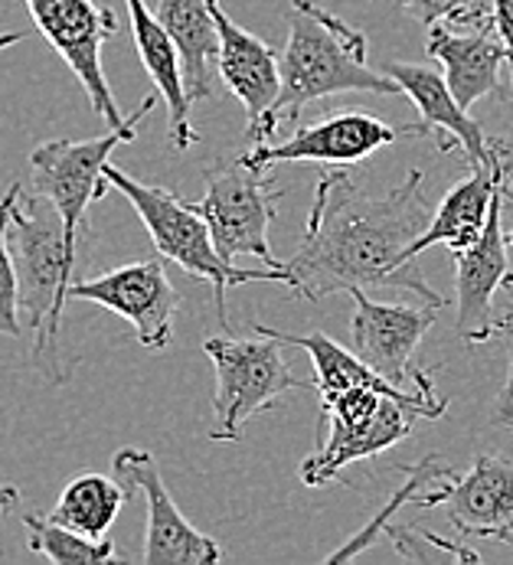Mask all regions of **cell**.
I'll return each instance as SVG.
<instances>
[{
    "mask_svg": "<svg viewBox=\"0 0 513 565\" xmlns=\"http://www.w3.org/2000/svg\"><path fill=\"white\" fill-rule=\"evenodd\" d=\"M428 220L423 170H409L399 186L370 196L346 167H328L318 180L298 252L285 262L288 288L308 301H324L353 288H403L441 308L445 298L409 255Z\"/></svg>",
    "mask_w": 513,
    "mask_h": 565,
    "instance_id": "obj_1",
    "label": "cell"
},
{
    "mask_svg": "<svg viewBox=\"0 0 513 565\" xmlns=\"http://www.w3.org/2000/svg\"><path fill=\"white\" fill-rule=\"evenodd\" d=\"M370 40L318 0H291L288 43L278 56L281 92L265 115L249 145L271 141L278 125H295L301 111L321 98L366 92V95H403L399 82L383 70H370Z\"/></svg>",
    "mask_w": 513,
    "mask_h": 565,
    "instance_id": "obj_2",
    "label": "cell"
},
{
    "mask_svg": "<svg viewBox=\"0 0 513 565\" xmlns=\"http://www.w3.org/2000/svg\"><path fill=\"white\" fill-rule=\"evenodd\" d=\"M10 255L20 285V321L33 333V363L53 383H66L73 360L60 350V327L76 281L79 248L70 243L60 213L43 210V196H20L10 210Z\"/></svg>",
    "mask_w": 513,
    "mask_h": 565,
    "instance_id": "obj_3",
    "label": "cell"
},
{
    "mask_svg": "<svg viewBox=\"0 0 513 565\" xmlns=\"http://www.w3.org/2000/svg\"><path fill=\"white\" fill-rule=\"evenodd\" d=\"M448 399L426 390H399L393 383H353L338 393H321L318 445L301 465L308 487L334 484L346 465L383 455L406 441L419 418H441Z\"/></svg>",
    "mask_w": 513,
    "mask_h": 565,
    "instance_id": "obj_4",
    "label": "cell"
},
{
    "mask_svg": "<svg viewBox=\"0 0 513 565\" xmlns=\"http://www.w3.org/2000/svg\"><path fill=\"white\" fill-rule=\"evenodd\" d=\"M105 180L108 186H115L141 216L151 243L158 248V255L164 262L180 265L186 275L206 281L213 288L216 298V318L223 327L226 321V291L236 285H253V281H278L288 285V268H239L236 262H226L210 236V223L203 220V213L196 210V203L177 196L173 190L154 186V183H141L131 173H125L121 167L108 161L105 163Z\"/></svg>",
    "mask_w": 513,
    "mask_h": 565,
    "instance_id": "obj_5",
    "label": "cell"
},
{
    "mask_svg": "<svg viewBox=\"0 0 513 565\" xmlns=\"http://www.w3.org/2000/svg\"><path fill=\"white\" fill-rule=\"evenodd\" d=\"M203 350L216 370L210 441H239L246 422L258 412L271 408L295 390H314V383L291 373L278 337H210Z\"/></svg>",
    "mask_w": 513,
    "mask_h": 565,
    "instance_id": "obj_6",
    "label": "cell"
},
{
    "mask_svg": "<svg viewBox=\"0 0 513 565\" xmlns=\"http://www.w3.org/2000/svg\"><path fill=\"white\" fill-rule=\"evenodd\" d=\"M158 92L148 95L131 115H125L121 125L108 128L98 138L88 141H46L33 148L30 154V183L33 193L43 196L63 220V230L70 243L83 248V239L88 236V206L105 196V163L111 161V151L128 145L148 111L154 108Z\"/></svg>",
    "mask_w": 513,
    "mask_h": 565,
    "instance_id": "obj_7",
    "label": "cell"
},
{
    "mask_svg": "<svg viewBox=\"0 0 513 565\" xmlns=\"http://www.w3.org/2000/svg\"><path fill=\"white\" fill-rule=\"evenodd\" d=\"M206 193L196 203L203 220L210 223V236L216 252L226 262L239 255H256L265 265L281 268L285 262L275 258L268 230L278 213V200L285 190L268 183V170H258L243 158L206 167Z\"/></svg>",
    "mask_w": 513,
    "mask_h": 565,
    "instance_id": "obj_8",
    "label": "cell"
},
{
    "mask_svg": "<svg viewBox=\"0 0 513 565\" xmlns=\"http://www.w3.org/2000/svg\"><path fill=\"white\" fill-rule=\"evenodd\" d=\"M23 3L43 40L63 56V63L86 88L95 115L108 128L121 125L125 115L101 70V46L118 30L115 13L108 7H98L95 0H23Z\"/></svg>",
    "mask_w": 513,
    "mask_h": 565,
    "instance_id": "obj_9",
    "label": "cell"
},
{
    "mask_svg": "<svg viewBox=\"0 0 513 565\" xmlns=\"http://www.w3.org/2000/svg\"><path fill=\"white\" fill-rule=\"evenodd\" d=\"M115 478L125 484L128 497H145L148 530H145V565H216L223 563V550L213 536L200 533L183 510L173 503L161 468L145 448H121L111 458Z\"/></svg>",
    "mask_w": 513,
    "mask_h": 565,
    "instance_id": "obj_10",
    "label": "cell"
},
{
    "mask_svg": "<svg viewBox=\"0 0 513 565\" xmlns=\"http://www.w3.org/2000/svg\"><path fill=\"white\" fill-rule=\"evenodd\" d=\"M70 301L98 305L131 323L135 337L148 350H164L173 337V321L180 311V295L168 278L164 258L128 262L98 278H83L70 285Z\"/></svg>",
    "mask_w": 513,
    "mask_h": 565,
    "instance_id": "obj_11",
    "label": "cell"
},
{
    "mask_svg": "<svg viewBox=\"0 0 513 565\" xmlns=\"http://www.w3.org/2000/svg\"><path fill=\"white\" fill-rule=\"evenodd\" d=\"M353 298V318H350V340H353V353L376 370L380 376H386L393 386L399 390H426L431 386V376L426 370L413 366V353L423 343L438 308H409V305H383V301H370L363 295V288L346 291Z\"/></svg>",
    "mask_w": 513,
    "mask_h": 565,
    "instance_id": "obj_12",
    "label": "cell"
},
{
    "mask_svg": "<svg viewBox=\"0 0 513 565\" xmlns=\"http://www.w3.org/2000/svg\"><path fill=\"white\" fill-rule=\"evenodd\" d=\"M507 196H511V180H504L501 190L494 193L484 233L468 248L455 252V288H458L455 330L464 343H488L494 333H501V315L494 308V298L511 275L507 236L501 230Z\"/></svg>",
    "mask_w": 513,
    "mask_h": 565,
    "instance_id": "obj_13",
    "label": "cell"
},
{
    "mask_svg": "<svg viewBox=\"0 0 513 565\" xmlns=\"http://www.w3.org/2000/svg\"><path fill=\"white\" fill-rule=\"evenodd\" d=\"M403 131L389 128L383 118L366 111H334L314 125L295 128L285 141H261L253 145L243 161L258 170L288 161H318L328 167H353L389 148Z\"/></svg>",
    "mask_w": 513,
    "mask_h": 565,
    "instance_id": "obj_14",
    "label": "cell"
},
{
    "mask_svg": "<svg viewBox=\"0 0 513 565\" xmlns=\"http://www.w3.org/2000/svg\"><path fill=\"white\" fill-rule=\"evenodd\" d=\"M383 73L399 82L403 95H409L413 105L419 108V121L409 125L403 135L435 138L438 151H445V154L461 151L471 167H484L491 161L498 141H491L484 135L481 121H474L468 115V108L458 105V98L451 95L448 82L438 70H428L419 63H386Z\"/></svg>",
    "mask_w": 513,
    "mask_h": 565,
    "instance_id": "obj_15",
    "label": "cell"
},
{
    "mask_svg": "<svg viewBox=\"0 0 513 565\" xmlns=\"http://www.w3.org/2000/svg\"><path fill=\"white\" fill-rule=\"evenodd\" d=\"M445 516L464 540H494L513 546V458L481 455L468 475L441 487Z\"/></svg>",
    "mask_w": 513,
    "mask_h": 565,
    "instance_id": "obj_16",
    "label": "cell"
},
{
    "mask_svg": "<svg viewBox=\"0 0 513 565\" xmlns=\"http://www.w3.org/2000/svg\"><path fill=\"white\" fill-rule=\"evenodd\" d=\"M511 158L513 148H504L498 141L491 161L484 163V167H471V177H464L461 183H455L445 193V200L431 213L428 226L419 233V239L413 243L409 255L419 258L431 245H448L451 255H455V252H461V248H468V245L474 243L484 233L494 193L501 190L504 180L513 177Z\"/></svg>",
    "mask_w": 513,
    "mask_h": 565,
    "instance_id": "obj_17",
    "label": "cell"
},
{
    "mask_svg": "<svg viewBox=\"0 0 513 565\" xmlns=\"http://www.w3.org/2000/svg\"><path fill=\"white\" fill-rule=\"evenodd\" d=\"M213 17L220 26V60L216 73L223 76L226 88L243 102L246 118H249V141L258 135L265 115L271 111L278 92H281V70H278V53L243 30L226 10L223 0H213Z\"/></svg>",
    "mask_w": 513,
    "mask_h": 565,
    "instance_id": "obj_18",
    "label": "cell"
},
{
    "mask_svg": "<svg viewBox=\"0 0 513 565\" xmlns=\"http://www.w3.org/2000/svg\"><path fill=\"white\" fill-rule=\"evenodd\" d=\"M426 53L441 63V70H445L441 76L448 82L451 95L468 111L481 98L504 92L501 88V63L507 56H504L501 36L491 20L474 26L471 33H455L445 23L428 26Z\"/></svg>",
    "mask_w": 513,
    "mask_h": 565,
    "instance_id": "obj_19",
    "label": "cell"
},
{
    "mask_svg": "<svg viewBox=\"0 0 513 565\" xmlns=\"http://www.w3.org/2000/svg\"><path fill=\"white\" fill-rule=\"evenodd\" d=\"M131 13V33H135V50L141 56V66L161 102L168 105V138L177 154L190 151L196 145V131L190 125V95L183 85V70H180V53L158 13L145 0H125Z\"/></svg>",
    "mask_w": 513,
    "mask_h": 565,
    "instance_id": "obj_20",
    "label": "cell"
},
{
    "mask_svg": "<svg viewBox=\"0 0 513 565\" xmlns=\"http://www.w3.org/2000/svg\"><path fill=\"white\" fill-rule=\"evenodd\" d=\"M158 20L177 43L190 102L210 98L220 60V26L213 17V0H158Z\"/></svg>",
    "mask_w": 513,
    "mask_h": 565,
    "instance_id": "obj_21",
    "label": "cell"
},
{
    "mask_svg": "<svg viewBox=\"0 0 513 565\" xmlns=\"http://www.w3.org/2000/svg\"><path fill=\"white\" fill-rule=\"evenodd\" d=\"M455 478H458V471H455L451 465H445L438 455H428L419 465L406 468V484L396 487L393 497L380 507V513H376L360 533H353L341 550H334V553L328 556V563H350V559L363 556L370 546H376L380 540H386V526L393 523V513H399L403 507H409V503L426 507V510L438 507L441 487L448 484V481H455Z\"/></svg>",
    "mask_w": 513,
    "mask_h": 565,
    "instance_id": "obj_22",
    "label": "cell"
},
{
    "mask_svg": "<svg viewBox=\"0 0 513 565\" xmlns=\"http://www.w3.org/2000/svg\"><path fill=\"white\" fill-rule=\"evenodd\" d=\"M125 500H131V497L118 478L79 475L63 487L56 507L50 510V520L83 533L88 540H105L108 530L115 526Z\"/></svg>",
    "mask_w": 513,
    "mask_h": 565,
    "instance_id": "obj_23",
    "label": "cell"
},
{
    "mask_svg": "<svg viewBox=\"0 0 513 565\" xmlns=\"http://www.w3.org/2000/svg\"><path fill=\"white\" fill-rule=\"evenodd\" d=\"M23 530H26V546L30 553L50 559L53 565H105L118 563V553L111 540H88L83 533L60 526L50 516L40 513H23Z\"/></svg>",
    "mask_w": 513,
    "mask_h": 565,
    "instance_id": "obj_24",
    "label": "cell"
},
{
    "mask_svg": "<svg viewBox=\"0 0 513 565\" xmlns=\"http://www.w3.org/2000/svg\"><path fill=\"white\" fill-rule=\"evenodd\" d=\"M20 183H10V190L0 196V333L3 337H20L23 321H20V285H17V268L10 255V210L13 200L20 196Z\"/></svg>",
    "mask_w": 513,
    "mask_h": 565,
    "instance_id": "obj_25",
    "label": "cell"
},
{
    "mask_svg": "<svg viewBox=\"0 0 513 565\" xmlns=\"http://www.w3.org/2000/svg\"><path fill=\"white\" fill-rule=\"evenodd\" d=\"M406 13L423 26H481L491 20L494 0H399Z\"/></svg>",
    "mask_w": 513,
    "mask_h": 565,
    "instance_id": "obj_26",
    "label": "cell"
},
{
    "mask_svg": "<svg viewBox=\"0 0 513 565\" xmlns=\"http://www.w3.org/2000/svg\"><path fill=\"white\" fill-rule=\"evenodd\" d=\"M386 540H393V546L399 550V556L416 559V563H431V559H448V563H478L481 556L468 546L438 540L431 533H419L413 526H389Z\"/></svg>",
    "mask_w": 513,
    "mask_h": 565,
    "instance_id": "obj_27",
    "label": "cell"
},
{
    "mask_svg": "<svg viewBox=\"0 0 513 565\" xmlns=\"http://www.w3.org/2000/svg\"><path fill=\"white\" fill-rule=\"evenodd\" d=\"M501 291H504V301H507V308L501 315V333L507 340L511 366H507V383H504V390L498 396V405H494V422L498 425H513V275H507V281H504Z\"/></svg>",
    "mask_w": 513,
    "mask_h": 565,
    "instance_id": "obj_28",
    "label": "cell"
},
{
    "mask_svg": "<svg viewBox=\"0 0 513 565\" xmlns=\"http://www.w3.org/2000/svg\"><path fill=\"white\" fill-rule=\"evenodd\" d=\"M491 23L501 36V46H504V56H507V70H511L513 79V0H494L491 7Z\"/></svg>",
    "mask_w": 513,
    "mask_h": 565,
    "instance_id": "obj_29",
    "label": "cell"
},
{
    "mask_svg": "<svg viewBox=\"0 0 513 565\" xmlns=\"http://www.w3.org/2000/svg\"><path fill=\"white\" fill-rule=\"evenodd\" d=\"M20 503V490L17 484H0V516L7 513V510H13Z\"/></svg>",
    "mask_w": 513,
    "mask_h": 565,
    "instance_id": "obj_30",
    "label": "cell"
},
{
    "mask_svg": "<svg viewBox=\"0 0 513 565\" xmlns=\"http://www.w3.org/2000/svg\"><path fill=\"white\" fill-rule=\"evenodd\" d=\"M20 40H23V33H17V30H13V33H0V53H3V50H10V46H13V43H20Z\"/></svg>",
    "mask_w": 513,
    "mask_h": 565,
    "instance_id": "obj_31",
    "label": "cell"
},
{
    "mask_svg": "<svg viewBox=\"0 0 513 565\" xmlns=\"http://www.w3.org/2000/svg\"><path fill=\"white\" fill-rule=\"evenodd\" d=\"M507 245H511V248H513V233H511V236H507Z\"/></svg>",
    "mask_w": 513,
    "mask_h": 565,
    "instance_id": "obj_32",
    "label": "cell"
}]
</instances>
